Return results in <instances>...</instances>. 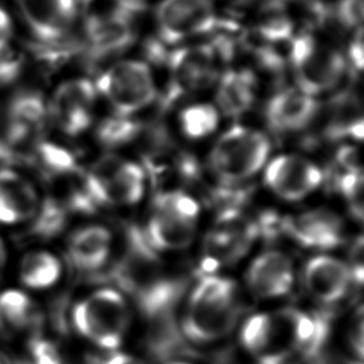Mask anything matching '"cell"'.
Segmentation results:
<instances>
[{
  "instance_id": "d6a6232c",
  "label": "cell",
  "mask_w": 364,
  "mask_h": 364,
  "mask_svg": "<svg viewBox=\"0 0 364 364\" xmlns=\"http://www.w3.org/2000/svg\"><path fill=\"white\" fill-rule=\"evenodd\" d=\"M363 30L360 26L355 30L353 39L350 41V48H348V59L357 71L363 69Z\"/></svg>"
},
{
  "instance_id": "4316f807",
  "label": "cell",
  "mask_w": 364,
  "mask_h": 364,
  "mask_svg": "<svg viewBox=\"0 0 364 364\" xmlns=\"http://www.w3.org/2000/svg\"><path fill=\"white\" fill-rule=\"evenodd\" d=\"M142 131V124L129 116L114 114L100 124L97 137L107 147H121L136 141Z\"/></svg>"
},
{
  "instance_id": "9c48e42d",
  "label": "cell",
  "mask_w": 364,
  "mask_h": 364,
  "mask_svg": "<svg viewBox=\"0 0 364 364\" xmlns=\"http://www.w3.org/2000/svg\"><path fill=\"white\" fill-rule=\"evenodd\" d=\"M86 172L99 205H133L142 199L146 173L134 162L106 156Z\"/></svg>"
},
{
  "instance_id": "7c38bea8",
  "label": "cell",
  "mask_w": 364,
  "mask_h": 364,
  "mask_svg": "<svg viewBox=\"0 0 364 364\" xmlns=\"http://www.w3.org/2000/svg\"><path fill=\"white\" fill-rule=\"evenodd\" d=\"M257 232L255 224L235 210L223 213L204 242L203 276L212 275L217 266L240 260L250 249Z\"/></svg>"
},
{
  "instance_id": "9a60e30c",
  "label": "cell",
  "mask_w": 364,
  "mask_h": 364,
  "mask_svg": "<svg viewBox=\"0 0 364 364\" xmlns=\"http://www.w3.org/2000/svg\"><path fill=\"white\" fill-rule=\"evenodd\" d=\"M282 232L294 242L311 250H331L343 242V223L335 213L314 209L285 218L281 222Z\"/></svg>"
},
{
  "instance_id": "7a4b0ae2",
  "label": "cell",
  "mask_w": 364,
  "mask_h": 364,
  "mask_svg": "<svg viewBox=\"0 0 364 364\" xmlns=\"http://www.w3.org/2000/svg\"><path fill=\"white\" fill-rule=\"evenodd\" d=\"M237 286L217 275L203 276L191 294L183 332L196 343H208L232 332L239 318Z\"/></svg>"
},
{
  "instance_id": "d590c367",
  "label": "cell",
  "mask_w": 364,
  "mask_h": 364,
  "mask_svg": "<svg viewBox=\"0 0 364 364\" xmlns=\"http://www.w3.org/2000/svg\"><path fill=\"white\" fill-rule=\"evenodd\" d=\"M133 1H138V3H143V0H133Z\"/></svg>"
},
{
  "instance_id": "e0dca14e",
  "label": "cell",
  "mask_w": 364,
  "mask_h": 364,
  "mask_svg": "<svg viewBox=\"0 0 364 364\" xmlns=\"http://www.w3.org/2000/svg\"><path fill=\"white\" fill-rule=\"evenodd\" d=\"M352 280L350 266L332 256H315L304 269L306 290L322 304H335L345 297Z\"/></svg>"
},
{
  "instance_id": "1f68e13d",
  "label": "cell",
  "mask_w": 364,
  "mask_h": 364,
  "mask_svg": "<svg viewBox=\"0 0 364 364\" xmlns=\"http://www.w3.org/2000/svg\"><path fill=\"white\" fill-rule=\"evenodd\" d=\"M14 21L9 11L0 4V53L9 49L14 38Z\"/></svg>"
},
{
  "instance_id": "4fadbf2b",
  "label": "cell",
  "mask_w": 364,
  "mask_h": 364,
  "mask_svg": "<svg viewBox=\"0 0 364 364\" xmlns=\"http://www.w3.org/2000/svg\"><path fill=\"white\" fill-rule=\"evenodd\" d=\"M96 95L97 90L90 80H69L55 91L50 116L63 132L79 136L92 122Z\"/></svg>"
},
{
  "instance_id": "5b68a950",
  "label": "cell",
  "mask_w": 364,
  "mask_h": 364,
  "mask_svg": "<svg viewBox=\"0 0 364 364\" xmlns=\"http://www.w3.org/2000/svg\"><path fill=\"white\" fill-rule=\"evenodd\" d=\"M289 60L297 89L314 97L335 89L345 74L346 61L342 54L310 34H301L290 40Z\"/></svg>"
},
{
  "instance_id": "30bf717a",
  "label": "cell",
  "mask_w": 364,
  "mask_h": 364,
  "mask_svg": "<svg viewBox=\"0 0 364 364\" xmlns=\"http://www.w3.org/2000/svg\"><path fill=\"white\" fill-rule=\"evenodd\" d=\"M212 0H162L156 9L159 41L174 45L219 29Z\"/></svg>"
},
{
  "instance_id": "836d02e7",
  "label": "cell",
  "mask_w": 364,
  "mask_h": 364,
  "mask_svg": "<svg viewBox=\"0 0 364 364\" xmlns=\"http://www.w3.org/2000/svg\"><path fill=\"white\" fill-rule=\"evenodd\" d=\"M105 364H144L142 360H137L131 355L117 353V355H111L109 360H105Z\"/></svg>"
},
{
  "instance_id": "8992f818",
  "label": "cell",
  "mask_w": 364,
  "mask_h": 364,
  "mask_svg": "<svg viewBox=\"0 0 364 364\" xmlns=\"http://www.w3.org/2000/svg\"><path fill=\"white\" fill-rule=\"evenodd\" d=\"M76 330L105 350L121 345L129 323V311L119 291L102 289L79 302L74 309Z\"/></svg>"
},
{
  "instance_id": "603a6c76",
  "label": "cell",
  "mask_w": 364,
  "mask_h": 364,
  "mask_svg": "<svg viewBox=\"0 0 364 364\" xmlns=\"http://www.w3.org/2000/svg\"><path fill=\"white\" fill-rule=\"evenodd\" d=\"M328 122L326 124V137L331 141L352 138L363 139V114L357 96L350 92L337 96L331 105Z\"/></svg>"
},
{
  "instance_id": "6da1fadb",
  "label": "cell",
  "mask_w": 364,
  "mask_h": 364,
  "mask_svg": "<svg viewBox=\"0 0 364 364\" xmlns=\"http://www.w3.org/2000/svg\"><path fill=\"white\" fill-rule=\"evenodd\" d=\"M121 290L136 301L147 320L174 315L184 284L168 275L157 251L148 244L142 230L128 228L124 252L109 272Z\"/></svg>"
},
{
  "instance_id": "52a82bcc",
  "label": "cell",
  "mask_w": 364,
  "mask_h": 364,
  "mask_svg": "<svg viewBox=\"0 0 364 364\" xmlns=\"http://www.w3.org/2000/svg\"><path fill=\"white\" fill-rule=\"evenodd\" d=\"M95 87L109 101L116 114L132 116L152 104L157 89L146 63L122 60L100 74Z\"/></svg>"
},
{
  "instance_id": "e575fe53",
  "label": "cell",
  "mask_w": 364,
  "mask_h": 364,
  "mask_svg": "<svg viewBox=\"0 0 364 364\" xmlns=\"http://www.w3.org/2000/svg\"><path fill=\"white\" fill-rule=\"evenodd\" d=\"M5 264H6V251H5V246L0 239V277L4 272Z\"/></svg>"
},
{
  "instance_id": "5bb4252c",
  "label": "cell",
  "mask_w": 364,
  "mask_h": 364,
  "mask_svg": "<svg viewBox=\"0 0 364 364\" xmlns=\"http://www.w3.org/2000/svg\"><path fill=\"white\" fill-rule=\"evenodd\" d=\"M322 181L323 174L318 166L296 154H282L266 166V186L287 202H299L309 197Z\"/></svg>"
},
{
  "instance_id": "4dcf8cb0",
  "label": "cell",
  "mask_w": 364,
  "mask_h": 364,
  "mask_svg": "<svg viewBox=\"0 0 364 364\" xmlns=\"http://www.w3.org/2000/svg\"><path fill=\"white\" fill-rule=\"evenodd\" d=\"M31 352L35 364H64L59 350L49 341H34Z\"/></svg>"
},
{
  "instance_id": "f1b7e54d",
  "label": "cell",
  "mask_w": 364,
  "mask_h": 364,
  "mask_svg": "<svg viewBox=\"0 0 364 364\" xmlns=\"http://www.w3.org/2000/svg\"><path fill=\"white\" fill-rule=\"evenodd\" d=\"M337 189L345 198L350 210L358 220L363 218V176L362 171L341 172L337 178Z\"/></svg>"
},
{
  "instance_id": "8d00e7d4",
  "label": "cell",
  "mask_w": 364,
  "mask_h": 364,
  "mask_svg": "<svg viewBox=\"0 0 364 364\" xmlns=\"http://www.w3.org/2000/svg\"><path fill=\"white\" fill-rule=\"evenodd\" d=\"M173 364H183V363H173Z\"/></svg>"
},
{
  "instance_id": "ba28073f",
  "label": "cell",
  "mask_w": 364,
  "mask_h": 364,
  "mask_svg": "<svg viewBox=\"0 0 364 364\" xmlns=\"http://www.w3.org/2000/svg\"><path fill=\"white\" fill-rule=\"evenodd\" d=\"M219 60L213 44L189 45L173 50L166 58L169 69L167 102L199 92L214 84Z\"/></svg>"
},
{
  "instance_id": "277c9868",
  "label": "cell",
  "mask_w": 364,
  "mask_h": 364,
  "mask_svg": "<svg viewBox=\"0 0 364 364\" xmlns=\"http://www.w3.org/2000/svg\"><path fill=\"white\" fill-rule=\"evenodd\" d=\"M270 151V141L264 133L234 126L213 147L209 166L223 182H242L254 177L265 166Z\"/></svg>"
},
{
  "instance_id": "83f0119b",
  "label": "cell",
  "mask_w": 364,
  "mask_h": 364,
  "mask_svg": "<svg viewBox=\"0 0 364 364\" xmlns=\"http://www.w3.org/2000/svg\"><path fill=\"white\" fill-rule=\"evenodd\" d=\"M69 213L50 197L40 203V208L35 215L31 230L35 235L43 237H54L64 229Z\"/></svg>"
},
{
  "instance_id": "484cf974",
  "label": "cell",
  "mask_w": 364,
  "mask_h": 364,
  "mask_svg": "<svg viewBox=\"0 0 364 364\" xmlns=\"http://www.w3.org/2000/svg\"><path fill=\"white\" fill-rule=\"evenodd\" d=\"M220 116L215 106L197 104L188 106L179 114V126L184 136L191 139H203L215 132Z\"/></svg>"
},
{
  "instance_id": "f546056e",
  "label": "cell",
  "mask_w": 364,
  "mask_h": 364,
  "mask_svg": "<svg viewBox=\"0 0 364 364\" xmlns=\"http://www.w3.org/2000/svg\"><path fill=\"white\" fill-rule=\"evenodd\" d=\"M363 0H337L331 6V16L347 30H357L363 20Z\"/></svg>"
},
{
  "instance_id": "2e32d148",
  "label": "cell",
  "mask_w": 364,
  "mask_h": 364,
  "mask_svg": "<svg viewBox=\"0 0 364 364\" xmlns=\"http://www.w3.org/2000/svg\"><path fill=\"white\" fill-rule=\"evenodd\" d=\"M318 111L320 104L314 96L297 87L285 89L269 100L265 109L266 122L277 133L300 132L315 121Z\"/></svg>"
},
{
  "instance_id": "cb8c5ba5",
  "label": "cell",
  "mask_w": 364,
  "mask_h": 364,
  "mask_svg": "<svg viewBox=\"0 0 364 364\" xmlns=\"http://www.w3.org/2000/svg\"><path fill=\"white\" fill-rule=\"evenodd\" d=\"M39 312L24 292L8 290L0 295V326L8 331H21L39 323Z\"/></svg>"
},
{
  "instance_id": "d6986e66",
  "label": "cell",
  "mask_w": 364,
  "mask_h": 364,
  "mask_svg": "<svg viewBox=\"0 0 364 364\" xmlns=\"http://www.w3.org/2000/svg\"><path fill=\"white\" fill-rule=\"evenodd\" d=\"M127 15L84 19L85 38L94 59H107L128 49L134 40L133 20Z\"/></svg>"
},
{
  "instance_id": "7402d4cb",
  "label": "cell",
  "mask_w": 364,
  "mask_h": 364,
  "mask_svg": "<svg viewBox=\"0 0 364 364\" xmlns=\"http://www.w3.org/2000/svg\"><path fill=\"white\" fill-rule=\"evenodd\" d=\"M256 99V79L247 70H229L217 90L218 111L228 117H240L252 107Z\"/></svg>"
},
{
  "instance_id": "ac0fdd59",
  "label": "cell",
  "mask_w": 364,
  "mask_h": 364,
  "mask_svg": "<svg viewBox=\"0 0 364 364\" xmlns=\"http://www.w3.org/2000/svg\"><path fill=\"white\" fill-rule=\"evenodd\" d=\"M250 290L261 299H275L291 290L294 264L281 251H266L251 262L246 274Z\"/></svg>"
},
{
  "instance_id": "8fae6325",
  "label": "cell",
  "mask_w": 364,
  "mask_h": 364,
  "mask_svg": "<svg viewBox=\"0 0 364 364\" xmlns=\"http://www.w3.org/2000/svg\"><path fill=\"white\" fill-rule=\"evenodd\" d=\"M26 30L44 45H58L70 38L80 20L79 0H14Z\"/></svg>"
},
{
  "instance_id": "ffe728a7",
  "label": "cell",
  "mask_w": 364,
  "mask_h": 364,
  "mask_svg": "<svg viewBox=\"0 0 364 364\" xmlns=\"http://www.w3.org/2000/svg\"><path fill=\"white\" fill-rule=\"evenodd\" d=\"M40 203L33 183L15 171H0V224L33 220Z\"/></svg>"
},
{
  "instance_id": "d4e9b609",
  "label": "cell",
  "mask_w": 364,
  "mask_h": 364,
  "mask_svg": "<svg viewBox=\"0 0 364 364\" xmlns=\"http://www.w3.org/2000/svg\"><path fill=\"white\" fill-rule=\"evenodd\" d=\"M61 275V262L48 251H31L21 259L20 279L30 289H46Z\"/></svg>"
},
{
  "instance_id": "3957f363",
  "label": "cell",
  "mask_w": 364,
  "mask_h": 364,
  "mask_svg": "<svg viewBox=\"0 0 364 364\" xmlns=\"http://www.w3.org/2000/svg\"><path fill=\"white\" fill-rule=\"evenodd\" d=\"M199 213V204L188 193H158L143 235L156 251L183 250L196 237Z\"/></svg>"
},
{
  "instance_id": "44dd1931",
  "label": "cell",
  "mask_w": 364,
  "mask_h": 364,
  "mask_svg": "<svg viewBox=\"0 0 364 364\" xmlns=\"http://www.w3.org/2000/svg\"><path fill=\"white\" fill-rule=\"evenodd\" d=\"M114 237L107 228L89 225L70 237L68 252L71 264L81 272H95L106 265L111 256Z\"/></svg>"
}]
</instances>
